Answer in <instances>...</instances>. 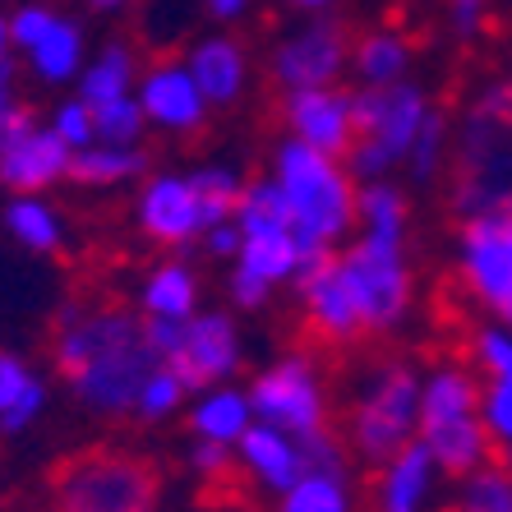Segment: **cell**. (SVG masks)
<instances>
[{"mask_svg": "<svg viewBox=\"0 0 512 512\" xmlns=\"http://www.w3.org/2000/svg\"><path fill=\"white\" fill-rule=\"evenodd\" d=\"M51 365L74 393L102 416H125L139 402L162 351L148 337V319L120 305L111 286L79 296L51 328Z\"/></svg>", "mask_w": 512, "mask_h": 512, "instance_id": "1", "label": "cell"}, {"mask_svg": "<svg viewBox=\"0 0 512 512\" xmlns=\"http://www.w3.org/2000/svg\"><path fill=\"white\" fill-rule=\"evenodd\" d=\"M448 203L457 217L512 213V74L471 102L448 162Z\"/></svg>", "mask_w": 512, "mask_h": 512, "instance_id": "2", "label": "cell"}, {"mask_svg": "<svg viewBox=\"0 0 512 512\" xmlns=\"http://www.w3.org/2000/svg\"><path fill=\"white\" fill-rule=\"evenodd\" d=\"M47 489L51 503L70 512H148L162 499V466L120 443H93L60 457Z\"/></svg>", "mask_w": 512, "mask_h": 512, "instance_id": "3", "label": "cell"}, {"mask_svg": "<svg viewBox=\"0 0 512 512\" xmlns=\"http://www.w3.org/2000/svg\"><path fill=\"white\" fill-rule=\"evenodd\" d=\"M277 185L291 203V231L300 245V263L319 259L351 231L356 222V190L337 157L319 153L314 143L296 139L277 153Z\"/></svg>", "mask_w": 512, "mask_h": 512, "instance_id": "4", "label": "cell"}, {"mask_svg": "<svg viewBox=\"0 0 512 512\" xmlns=\"http://www.w3.org/2000/svg\"><path fill=\"white\" fill-rule=\"evenodd\" d=\"M420 425V379L411 360H374V383L356 397L337 434L346 439L351 457L383 466L411 443V429Z\"/></svg>", "mask_w": 512, "mask_h": 512, "instance_id": "5", "label": "cell"}, {"mask_svg": "<svg viewBox=\"0 0 512 512\" xmlns=\"http://www.w3.org/2000/svg\"><path fill=\"white\" fill-rule=\"evenodd\" d=\"M337 273H342L346 291H351V305H356L370 337H388L406 319L411 273H406V259H402V240L370 231L360 245H351L337 259Z\"/></svg>", "mask_w": 512, "mask_h": 512, "instance_id": "6", "label": "cell"}, {"mask_svg": "<svg viewBox=\"0 0 512 512\" xmlns=\"http://www.w3.org/2000/svg\"><path fill=\"white\" fill-rule=\"evenodd\" d=\"M425 93L411 84H370L356 93V143H351V167L360 176H379L397 162L411 157V143L425 120Z\"/></svg>", "mask_w": 512, "mask_h": 512, "instance_id": "7", "label": "cell"}, {"mask_svg": "<svg viewBox=\"0 0 512 512\" xmlns=\"http://www.w3.org/2000/svg\"><path fill=\"white\" fill-rule=\"evenodd\" d=\"M457 282L480 314L512 328V213H476L462 227Z\"/></svg>", "mask_w": 512, "mask_h": 512, "instance_id": "8", "label": "cell"}, {"mask_svg": "<svg viewBox=\"0 0 512 512\" xmlns=\"http://www.w3.org/2000/svg\"><path fill=\"white\" fill-rule=\"evenodd\" d=\"M254 411H259V420L296 434V439L328 425V406H323V388L314 379V360L305 351H291L282 365L259 374V383H254Z\"/></svg>", "mask_w": 512, "mask_h": 512, "instance_id": "9", "label": "cell"}, {"mask_svg": "<svg viewBox=\"0 0 512 512\" xmlns=\"http://www.w3.org/2000/svg\"><path fill=\"white\" fill-rule=\"evenodd\" d=\"M356 47V28L346 19H323L282 42L273 56V97L291 88H323L342 74L346 56Z\"/></svg>", "mask_w": 512, "mask_h": 512, "instance_id": "10", "label": "cell"}, {"mask_svg": "<svg viewBox=\"0 0 512 512\" xmlns=\"http://www.w3.org/2000/svg\"><path fill=\"white\" fill-rule=\"evenodd\" d=\"M273 111L296 130V139L314 143L328 157H346L356 143V97L337 88H291L273 97Z\"/></svg>", "mask_w": 512, "mask_h": 512, "instance_id": "11", "label": "cell"}, {"mask_svg": "<svg viewBox=\"0 0 512 512\" xmlns=\"http://www.w3.org/2000/svg\"><path fill=\"white\" fill-rule=\"evenodd\" d=\"M203 102H208V97L199 93L194 74H185V65H180L171 51H162V56L148 60L139 107L148 111L157 125H167V130H180V134H194V139H199V134L208 130V111H203Z\"/></svg>", "mask_w": 512, "mask_h": 512, "instance_id": "12", "label": "cell"}, {"mask_svg": "<svg viewBox=\"0 0 512 512\" xmlns=\"http://www.w3.org/2000/svg\"><path fill=\"white\" fill-rule=\"evenodd\" d=\"M167 365L185 379V388H203L213 379H227L240 365V346H236V328L222 314H203V319L185 323L176 351L167 356Z\"/></svg>", "mask_w": 512, "mask_h": 512, "instance_id": "13", "label": "cell"}, {"mask_svg": "<svg viewBox=\"0 0 512 512\" xmlns=\"http://www.w3.org/2000/svg\"><path fill=\"white\" fill-rule=\"evenodd\" d=\"M70 171V143L56 130H19L10 143H0V185L19 194H37L56 185Z\"/></svg>", "mask_w": 512, "mask_h": 512, "instance_id": "14", "label": "cell"}, {"mask_svg": "<svg viewBox=\"0 0 512 512\" xmlns=\"http://www.w3.org/2000/svg\"><path fill=\"white\" fill-rule=\"evenodd\" d=\"M139 222L143 231L162 245H190L203 231V213H199V194L190 180L176 176H157L139 199Z\"/></svg>", "mask_w": 512, "mask_h": 512, "instance_id": "15", "label": "cell"}, {"mask_svg": "<svg viewBox=\"0 0 512 512\" xmlns=\"http://www.w3.org/2000/svg\"><path fill=\"white\" fill-rule=\"evenodd\" d=\"M429 471H434V453H429L425 443H406L402 453L388 457V462L374 466L370 476H365V489H370L365 503L393 508V512L416 508L429 489Z\"/></svg>", "mask_w": 512, "mask_h": 512, "instance_id": "16", "label": "cell"}, {"mask_svg": "<svg viewBox=\"0 0 512 512\" xmlns=\"http://www.w3.org/2000/svg\"><path fill=\"white\" fill-rule=\"evenodd\" d=\"M240 462L254 471V480L268 489H291L300 476H305V462H300V443L296 434H286L277 425H250L240 434Z\"/></svg>", "mask_w": 512, "mask_h": 512, "instance_id": "17", "label": "cell"}, {"mask_svg": "<svg viewBox=\"0 0 512 512\" xmlns=\"http://www.w3.org/2000/svg\"><path fill=\"white\" fill-rule=\"evenodd\" d=\"M190 74L213 107H231L245 88V51H240L236 37H208L194 47Z\"/></svg>", "mask_w": 512, "mask_h": 512, "instance_id": "18", "label": "cell"}, {"mask_svg": "<svg viewBox=\"0 0 512 512\" xmlns=\"http://www.w3.org/2000/svg\"><path fill=\"white\" fill-rule=\"evenodd\" d=\"M240 268L259 273L263 282H282L300 268V245L291 227H263L240 231Z\"/></svg>", "mask_w": 512, "mask_h": 512, "instance_id": "19", "label": "cell"}, {"mask_svg": "<svg viewBox=\"0 0 512 512\" xmlns=\"http://www.w3.org/2000/svg\"><path fill=\"white\" fill-rule=\"evenodd\" d=\"M148 167V153L130 148V143H107V148H79V157H70V176L88 190H107L120 180L139 176Z\"/></svg>", "mask_w": 512, "mask_h": 512, "instance_id": "20", "label": "cell"}, {"mask_svg": "<svg viewBox=\"0 0 512 512\" xmlns=\"http://www.w3.org/2000/svg\"><path fill=\"white\" fill-rule=\"evenodd\" d=\"M42 411V383L28 374L24 360L0 356V439L19 434Z\"/></svg>", "mask_w": 512, "mask_h": 512, "instance_id": "21", "label": "cell"}, {"mask_svg": "<svg viewBox=\"0 0 512 512\" xmlns=\"http://www.w3.org/2000/svg\"><path fill=\"white\" fill-rule=\"evenodd\" d=\"M351 56H356L360 84H393V79L406 74L411 42H406V33H365L356 37Z\"/></svg>", "mask_w": 512, "mask_h": 512, "instance_id": "22", "label": "cell"}, {"mask_svg": "<svg viewBox=\"0 0 512 512\" xmlns=\"http://www.w3.org/2000/svg\"><path fill=\"white\" fill-rule=\"evenodd\" d=\"M84 37H79V28L65 24V19H51V28L42 37H37L33 47H28V56H33V70L47 79V84H60V79H70L74 70H79V56H84V47H79Z\"/></svg>", "mask_w": 512, "mask_h": 512, "instance_id": "23", "label": "cell"}, {"mask_svg": "<svg viewBox=\"0 0 512 512\" xmlns=\"http://www.w3.org/2000/svg\"><path fill=\"white\" fill-rule=\"evenodd\" d=\"M130 79H134V51H130V42H111V47L102 51V60H97L93 70L84 74V102H88V107H107V102L125 97Z\"/></svg>", "mask_w": 512, "mask_h": 512, "instance_id": "24", "label": "cell"}, {"mask_svg": "<svg viewBox=\"0 0 512 512\" xmlns=\"http://www.w3.org/2000/svg\"><path fill=\"white\" fill-rule=\"evenodd\" d=\"M143 305H148V314L190 319V310H194V277H190V268H180V263L157 268L153 282L143 286Z\"/></svg>", "mask_w": 512, "mask_h": 512, "instance_id": "25", "label": "cell"}, {"mask_svg": "<svg viewBox=\"0 0 512 512\" xmlns=\"http://www.w3.org/2000/svg\"><path fill=\"white\" fill-rule=\"evenodd\" d=\"M250 429V402L240 393H217L194 411V434L203 439H217V443H231Z\"/></svg>", "mask_w": 512, "mask_h": 512, "instance_id": "26", "label": "cell"}, {"mask_svg": "<svg viewBox=\"0 0 512 512\" xmlns=\"http://www.w3.org/2000/svg\"><path fill=\"white\" fill-rule=\"evenodd\" d=\"M5 227L24 240L28 250L60 254V222L51 217V208H42V203H33V199L10 203V208H5Z\"/></svg>", "mask_w": 512, "mask_h": 512, "instance_id": "27", "label": "cell"}, {"mask_svg": "<svg viewBox=\"0 0 512 512\" xmlns=\"http://www.w3.org/2000/svg\"><path fill=\"white\" fill-rule=\"evenodd\" d=\"M346 480L342 476H328V471H305L296 485L286 489L282 508L291 512H342L346 508Z\"/></svg>", "mask_w": 512, "mask_h": 512, "instance_id": "28", "label": "cell"}, {"mask_svg": "<svg viewBox=\"0 0 512 512\" xmlns=\"http://www.w3.org/2000/svg\"><path fill=\"white\" fill-rule=\"evenodd\" d=\"M194 194H199V213H203V231L217 227V222H227L236 213L240 203V185L231 171H194L190 176Z\"/></svg>", "mask_w": 512, "mask_h": 512, "instance_id": "29", "label": "cell"}, {"mask_svg": "<svg viewBox=\"0 0 512 512\" xmlns=\"http://www.w3.org/2000/svg\"><path fill=\"white\" fill-rule=\"evenodd\" d=\"M443 139H448V102H439V107L425 111L420 134H416V143H411V162H416V176L420 180L439 176V167H443Z\"/></svg>", "mask_w": 512, "mask_h": 512, "instance_id": "30", "label": "cell"}, {"mask_svg": "<svg viewBox=\"0 0 512 512\" xmlns=\"http://www.w3.org/2000/svg\"><path fill=\"white\" fill-rule=\"evenodd\" d=\"M360 213H365V222H370L374 236L402 240V231H406V199L393 190V185H370V190L360 194Z\"/></svg>", "mask_w": 512, "mask_h": 512, "instance_id": "31", "label": "cell"}, {"mask_svg": "<svg viewBox=\"0 0 512 512\" xmlns=\"http://www.w3.org/2000/svg\"><path fill=\"white\" fill-rule=\"evenodd\" d=\"M462 508H480V512H512V471L503 462H485L471 485L462 494Z\"/></svg>", "mask_w": 512, "mask_h": 512, "instance_id": "32", "label": "cell"}, {"mask_svg": "<svg viewBox=\"0 0 512 512\" xmlns=\"http://www.w3.org/2000/svg\"><path fill=\"white\" fill-rule=\"evenodd\" d=\"M180 397H185V379H180L167 360H162V365L148 374V383H143V393H139V402H134V411H139V416H148V420H162V416H171V411H176Z\"/></svg>", "mask_w": 512, "mask_h": 512, "instance_id": "33", "label": "cell"}, {"mask_svg": "<svg viewBox=\"0 0 512 512\" xmlns=\"http://www.w3.org/2000/svg\"><path fill=\"white\" fill-rule=\"evenodd\" d=\"M93 125L107 143H134L143 134V107H134L130 97H116L107 107H93Z\"/></svg>", "mask_w": 512, "mask_h": 512, "instance_id": "34", "label": "cell"}, {"mask_svg": "<svg viewBox=\"0 0 512 512\" xmlns=\"http://www.w3.org/2000/svg\"><path fill=\"white\" fill-rule=\"evenodd\" d=\"M56 134H60L65 143H74V148H88V143H93L97 125H93V107H88L84 97H79V102H70V107H60Z\"/></svg>", "mask_w": 512, "mask_h": 512, "instance_id": "35", "label": "cell"}, {"mask_svg": "<svg viewBox=\"0 0 512 512\" xmlns=\"http://www.w3.org/2000/svg\"><path fill=\"white\" fill-rule=\"evenodd\" d=\"M51 19H56V14H51L47 5H24V10L14 14V24H10V42H19V47L28 51L37 37L51 28Z\"/></svg>", "mask_w": 512, "mask_h": 512, "instance_id": "36", "label": "cell"}, {"mask_svg": "<svg viewBox=\"0 0 512 512\" xmlns=\"http://www.w3.org/2000/svg\"><path fill=\"white\" fill-rule=\"evenodd\" d=\"M268 286H273V282H263L259 273H250V268H236V277H231V296H236V305L254 310V305H263Z\"/></svg>", "mask_w": 512, "mask_h": 512, "instance_id": "37", "label": "cell"}, {"mask_svg": "<svg viewBox=\"0 0 512 512\" xmlns=\"http://www.w3.org/2000/svg\"><path fill=\"white\" fill-rule=\"evenodd\" d=\"M489 0H448V14H453V24L462 37H471L480 28V19H485Z\"/></svg>", "mask_w": 512, "mask_h": 512, "instance_id": "38", "label": "cell"}, {"mask_svg": "<svg viewBox=\"0 0 512 512\" xmlns=\"http://www.w3.org/2000/svg\"><path fill=\"white\" fill-rule=\"evenodd\" d=\"M10 24H0V93H10Z\"/></svg>", "mask_w": 512, "mask_h": 512, "instance_id": "39", "label": "cell"}, {"mask_svg": "<svg viewBox=\"0 0 512 512\" xmlns=\"http://www.w3.org/2000/svg\"><path fill=\"white\" fill-rule=\"evenodd\" d=\"M208 10L222 14V19H236V14L245 10V0H208Z\"/></svg>", "mask_w": 512, "mask_h": 512, "instance_id": "40", "label": "cell"}, {"mask_svg": "<svg viewBox=\"0 0 512 512\" xmlns=\"http://www.w3.org/2000/svg\"><path fill=\"white\" fill-rule=\"evenodd\" d=\"M494 462H503V466H508V471H512V443H503L499 453H494Z\"/></svg>", "mask_w": 512, "mask_h": 512, "instance_id": "41", "label": "cell"}, {"mask_svg": "<svg viewBox=\"0 0 512 512\" xmlns=\"http://www.w3.org/2000/svg\"><path fill=\"white\" fill-rule=\"evenodd\" d=\"M93 5H102V10H116V5H125V0H93Z\"/></svg>", "mask_w": 512, "mask_h": 512, "instance_id": "42", "label": "cell"}, {"mask_svg": "<svg viewBox=\"0 0 512 512\" xmlns=\"http://www.w3.org/2000/svg\"><path fill=\"white\" fill-rule=\"evenodd\" d=\"M296 5H328V0H296Z\"/></svg>", "mask_w": 512, "mask_h": 512, "instance_id": "43", "label": "cell"}]
</instances>
